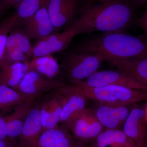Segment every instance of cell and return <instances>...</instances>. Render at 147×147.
<instances>
[{"label":"cell","mask_w":147,"mask_h":147,"mask_svg":"<svg viewBox=\"0 0 147 147\" xmlns=\"http://www.w3.org/2000/svg\"><path fill=\"white\" fill-rule=\"evenodd\" d=\"M0 140H9L7 135L5 117L1 115H0Z\"/></svg>","instance_id":"obj_28"},{"label":"cell","mask_w":147,"mask_h":147,"mask_svg":"<svg viewBox=\"0 0 147 147\" xmlns=\"http://www.w3.org/2000/svg\"><path fill=\"white\" fill-rule=\"evenodd\" d=\"M6 8L5 7L3 6L0 4V18H1V16H2L3 13L5 12V11L6 10Z\"/></svg>","instance_id":"obj_32"},{"label":"cell","mask_w":147,"mask_h":147,"mask_svg":"<svg viewBox=\"0 0 147 147\" xmlns=\"http://www.w3.org/2000/svg\"><path fill=\"white\" fill-rule=\"evenodd\" d=\"M78 86L87 99L99 102L102 105L125 106L147 100V92L142 90L132 89L118 85H109L97 88Z\"/></svg>","instance_id":"obj_3"},{"label":"cell","mask_w":147,"mask_h":147,"mask_svg":"<svg viewBox=\"0 0 147 147\" xmlns=\"http://www.w3.org/2000/svg\"><path fill=\"white\" fill-rule=\"evenodd\" d=\"M28 70H34L51 80H59L56 77L60 73L57 61L52 55L34 58L28 63Z\"/></svg>","instance_id":"obj_21"},{"label":"cell","mask_w":147,"mask_h":147,"mask_svg":"<svg viewBox=\"0 0 147 147\" xmlns=\"http://www.w3.org/2000/svg\"><path fill=\"white\" fill-rule=\"evenodd\" d=\"M143 147H147V139L146 142H145L144 145V146Z\"/></svg>","instance_id":"obj_35"},{"label":"cell","mask_w":147,"mask_h":147,"mask_svg":"<svg viewBox=\"0 0 147 147\" xmlns=\"http://www.w3.org/2000/svg\"><path fill=\"white\" fill-rule=\"evenodd\" d=\"M120 70L147 87V57L110 61Z\"/></svg>","instance_id":"obj_17"},{"label":"cell","mask_w":147,"mask_h":147,"mask_svg":"<svg viewBox=\"0 0 147 147\" xmlns=\"http://www.w3.org/2000/svg\"><path fill=\"white\" fill-rule=\"evenodd\" d=\"M46 4L31 17L19 21V24L22 26L21 28L30 39L38 40L55 32Z\"/></svg>","instance_id":"obj_12"},{"label":"cell","mask_w":147,"mask_h":147,"mask_svg":"<svg viewBox=\"0 0 147 147\" xmlns=\"http://www.w3.org/2000/svg\"><path fill=\"white\" fill-rule=\"evenodd\" d=\"M0 147H19L18 144L10 140H0Z\"/></svg>","instance_id":"obj_30"},{"label":"cell","mask_w":147,"mask_h":147,"mask_svg":"<svg viewBox=\"0 0 147 147\" xmlns=\"http://www.w3.org/2000/svg\"><path fill=\"white\" fill-rule=\"evenodd\" d=\"M1 21H0V28H1Z\"/></svg>","instance_id":"obj_38"},{"label":"cell","mask_w":147,"mask_h":147,"mask_svg":"<svg viewBox=\"0 0 147 147\" xmlns=\"http://www.w3.org/2000/svg\"><path fill=\"white\" fill-rule=\"evenodd\" d=\"M128 1L134 8L135 7L141 6L147 2V0H128Z\"/></svg>","instance_id":"obj_31"},{"label":"cell","mask_w":147,"mask_h":147,"mask_svg":"<svg viewBox=\"0 0 147 147\" xmlns=\"http://www.w3.org/2000/svg\"><path fill=\"white\" fill-rule=\"evenodd\" d=\"M57 89L64 100L60 122L67 127L76 115L86 108L88 99L77 84L64 83L58 87Z\"/></svg>","instance_id":"obj_8"},{"label":"cell","mask_w":147,"mask_h":147,"mask_svg":"<svg viewBox=\"0 0 147 147\" xmlns=\"http://www.w3.org/2000/svg\"><path fill=\"white\" fill-rule=\"evenodd\" d=\"M65 83L51 80L34 70L28 71L14 89L21 94L26 102H34L39 98Z\"/></svg>","instance_id":"obj_6"},{"label":"cell","mask_w":147,"mask_h":147,"mask_svg":"<svg viewBox=\"0 0 147 147\" xmlns=\"http://www.w3.org/2000/svg\"><path fill=\"white\" fill-rule=\"evenodd\" d=\"M93 1H95L98 2L100 3H104L109 1H111V0H93Z\"/></svg>","instance_id":"obj_33"},{"label":"cell","mask_w":147,"mask_h":147,"mask_svg":"<svg viewBox=\"0 0 147 147\" xmlns=\"http://www.w3.org/2000/svg\"><path fill=\"white\" fill-rule=\"evenodd\" d=\"M18 24L13 27L10 32L15 38L17 48L29 57L31 56L33 46L31 43L30 38L22 28L19 27Z\"/></svg>","instance_id":"obj_25"},{"label":"cell","mask_w":147,"mask_h":147,"mask_svg":"<svg viewBox=\"0 0 147 147\" xmlns=\"http://www.w3.org/2000/svg\"><path fill=\"white\" fill-rule=\"evenodd\" d=\"M134 7L128 0H111L88 6L69 27L76 34L124 31L135 21Z\"/></svg>","instance_id":"obj_1"},{"label":"cell","mask_w":147,"mask_h":147,"mask_svg":"<svg viewBox=\"0 0 147 147\" xmlns=\"http://www.w3.org/2000/svg\"><path fill=\"white\" fill-rule=\"evenodd\" d=\"M88 147H92L91 146H90V145H89V146H88Z\"/></svg>","instance_id":"obj_37"},{"label":"cell","mask_w":147,"mask_h":147,"mask_svg":"<svg viewBox=\"0 0 147 147\" xmlns=\"http://www.w3.org/2000/svg\"><path fill=\"white\" fill-rule=\"evenodd\" d=\"M15 13L1 21L0 28V62L3 60L5 51L6 43L11 30L19 23Z\"/></svg>","instance_id":"obj_24"},{"label":"cell","mask_w":147,"mask_h":147,"mask_svg":"<svg viewBox=\"0 0 147 147\" xmlns=\"http://www.w3.org/2000/svg\"><path fill=\"white\" fill-rule=\"evenodd\" d=\"M28 56L18 48H16L8 53H5L3 60L7 64L17 63H28Z\"/></svg>","instance_id":"obj_26"},{"label":"cell","mask_w":147,"mask_h":147,"mask_svg":"<svg viewBox=\"0 0 147 147\" xmlns=\"http://www.w3.org/2000/svg\"><path fill=\"white\" fill-rule=\"evenodd\" d=\"M29 63L7 64L0 62V85L15 89L28 70Z\"/></svg>","instance_id":"obj_20"},{"label":"cell","mask_w":147,"mask_h":147,"mask_svg":"<svg viewBox=\"0 0 147 147\" xmlns=\"http://www.w3.org/2000/svg\"><path fill=\"white\" fill-rule=\"evenodd\" d=\"M90 145L92 147H139L119 129H106Z\"/></svg>","instance_id":"obj_18"},{"label":"cell","mask_w":147,"mask_h":147,"mask_svg":"<svg viewBox=\"0 0 147 147\" xmlns=\"http://www.w3.org/2000/svg\"><path fill=\"white\" fill-rule=\"evenodd\" d=\"M42 124L39 98L33 105L27 115L19 138V147H36L42 133Z\"/></svg>","instance_id":"obj_13"},{"label":"cell","mask_w":147,"mask_h":147,"mask_svg":"<svg viewBox=\"0 0 147 147\" xmlns=\"http://www.w3.org/2000/svg\"><path fill=\"white\" fill-rule=\"evenodd\" d=\"M48 0H22L16 9L15 13L19 21L33 15Z\"/></svg>","instance_id":"obj_23"},{"label":"cell","mask_w":147,"mask_h":147,"mask_svg":"<svg viewBox=\"0 0 147 147\" xmlns=\"http://www.w3.org/2000/svg\"><path fill=\"white\" fill-rule=\"evenodd\" d=\"M123 131L138 146H144L147 139L146 110L138 107L133 108L124 124Z\"/></svg>","instance_id":"obj_14"},{"label":"cell","mask_w":147,"mask_h":147,"mask_svg":"<svg viewBox=\"0 0 147 147\" xmlns=\"http://www.w3.org/2000/svg\"><path fill=\"white\" fill-rule=\"evenodd\" d=\"M134 23L143 31L145 38L147 39V9L139 17L135 18Z\"/></svg>","instance_id":"obj_27"},{"label":"cell","mask_w":147,"mask_h":147,"mask_svg":"<svg viewBox=\"0 0 147 147\" xmlns=\"http://www.w3.org/2000/svg\"><path fill=\"white\" fill-rule=\"evenodd\" d=\"M79 143L64 125L43 131L36 147H74Z\"/></svg>","instance_id":"obj_15"},{"label":"cell","mask_w":147,"mask_h":147,"mask_svg":"<svg viewBox=\"0 0 147 147\" xmlns=\"http://www.w3.org/2000/svg\"><path fill=\"white\" fill-rule=\"evenodd\" d=\"M89 145H83L82 144H78L75 146L74 147H88Z\"/></svg>","instance_id":"obj_34"},{"label":"cell","mask_w":147,"mask_h":147,"mask_svg":"<svg viewBox=\"0 0 147 147\" xmlns=\"http://www.w3.org/2000/svg\"><path fill=\"white\" fill-rule=\"evenodd\" d=\"M76 35V30L70 27L61 33H53L37 40L33 46L31 56L34 58L40 57L63 52Z\"/></svg>","instance_id":"obj_10"},{"label":"cell","mask_w":147,"mask_h":147,"mask_svg":"<svg viewBox=\"0 0 147 147\" xmlns=\"http://www.w3.org/2000/svg\"><path fill=\"white\" fill-rule=\"evenodd\" d=\"M26 102L18 91L5 85H0V111L14 108Z\"/></svg>","instance_id":"obj_22"},{"label":"cell","mask_w":147,"mask_h":147,"mask_svg":"<svg viewBox=\"0 0 147 147\" xmlns=\"http://www.w3.org/2000/svg\"><path fill=\"white\" fill-rule=\"evenodd\" d=\"M22 0H0V4L3 6L7 9L14 8L15 9L18 7Z\"/></svg>","instance_id":"obj_29"},{"label":"cell","mask_w":147,"mask_h":147,"mask_svg":"<svg viewBox=\"0 0 147 147\" xmlns=\"http://www.w3.org/2000/svg\"><path fill=\"white\" fill-rule=\"evenodd\" d=\"M102 57L91 53H84L75 50L66 56L63 67L69 83H79L97 71Z\"/></svg>","instance_id":"obj_4"},{"label":"cell","mask_w":147,"mask_h":147,"mask_svg":"<svg viewBox=\"0 0 147 147\" xmlns=\"http://www.w3.org/2000/svg\"><path fill=\"white\" fill-rule=\"evenodd\" d=\"M46 6L55 30L68 28L76 19L79 9L78 0H48Z\"/></svg>","instance_id":"obj_9"},{"label":"cell","mask_w":147,"mask_h":147,"mask_svg":"<svg viewBox=\"0 0 147 147\" xmlns=\"http://www.w3.org/2000/svg\"><path fill=\"white\" fill-rule=\"evenodd\" d=\"M35 102H23L15 107L11 114L5 117L8 139L13 141L19 139L26 118Z\"/></svg>","instance_id":"obj_19"},{"label":"cell","mask_w":147,"mask_h":147,"mask_svg":"<svg viewBox=\"0 0 147 147\" xmlns=\"http://www.w3.org/2000/svg\"><path fill=\"white\" fill-rule=\"evenodd\" d=\"M57 88L39 98L42 133L46 130L55 128L60 122L64 100Z\"/></svg>","instance_id":"obj_11"},{"label":"cell","mask_w":147,"mask_h":147,"mask_svg":"<svg viewBox=\"0 0 147 147\" xmlns=\"http://www.w3.org/2000/svg\"><path fill=\"white\" fill-rule=\"evenodd\" d=\"M98 119L106 129H119L129 114L127 105L113 106L101 104L94 110Z\"/></svg>","instance_id":"obj_16"},{"label":"cell","mask_w":147,"mask_h":147,"mask_svg":"<svg viewBox=\"0 0 147 147\" xmlns=\"http://www.w3.org/2000/svg\"><path fill=\"white\" fill-rule=\"evenodd\" d=\"M67 127L76 141L83 145L90 144L104 128L96 117L94 110L86 108L76 115Z\"/></svg>","instance_id":"obj_5"},{"label":"cell","mask_w":147,"mask_h":147,"mask_svg":"<svg viewBox=\"0 0 147 147\" xmlns=\"http://www.w3.org/2000/svg\"><path fill=\"white\" fill-rule=\"evenodd\" d=\"M75 84L88 88L118 85L132 89L147 92V87L134 80L125 72L120 70L96 71L83 82Z\"/></svg>","instance_id":"obj_7"},{"label":"cell","mask_w":147,"mask_h":147,"mask_svg":"<svg viewBox=\"0 0 147 147\" xmlns=\"http://www.w3.org/2000/svg\"><path fill=\"white\" fill-rule=\"evenodd\" d=\"M76 50L99 55L109 61L147 57V39L124 31L106 32L86 40Z\"/></svg>","instance_id":"obj_2"},{"label":"cell","mask_w":147,"mask_h":147,"mask_svg":"<svg viewBox=\"0 0 147 147\" xmlns=\"http://www.w3.org/2000/svg\"><path fill=\"white\" fill-rule=\"evenodd\" d=\"M145 110H146V119L147 120V105H146V109H145Z\"/></svg>","instance_id":"obj_36"}]
</instances>
